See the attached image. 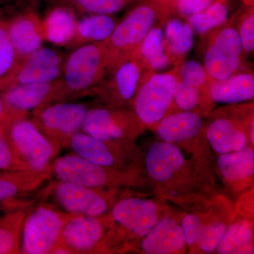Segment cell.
Instances as JSON below:
<instances>
[{
	"label": "cell",
	"mask_w": 254,
	"mask_h": 254,
	"mask_svg": "<svg viewBox=\"0 0 254 254\" xmlns=\"http://www.w3.org/2000/svg\"><path fill=\"white\" fill-rule=\"evenodd\" d=\"M126 142L103 141L81 131L69 138L66 147L90 163L120 170L125 161Z\"/></svg>",
	"instance_id": "9a60e30c"
},
{
	"label": "cell",
	"mask_w": 254,
	"mask_h": 254,
	"mask_svg": "<svg viewBox=\"0 0 254 254\" xmlns=\"http://www.w3.org/2000/svg\"><path fill=\"white\" fill-rule=\"evenodd\" d=\"M144 69L136 49L129 59L110 73L109 79L102 80L88 93L98 95L116 105L128 101L136 94Z\"/></svg>",
	"instance_id": "5bb4252c"
},
{
	"label": "cell",
	"mask_w": 254,
	"mask_h": 254,
	"mask_svg": "<svg viewBox=\"0 0 254 254\" xmlns=\"http://www.w3.org/2000/svg\"><path fill=\"white\" fill-rule=\"evenodd\" d=\"M163 32L169 56L173 63L180 64L194 46V32L178 18L169 20Z\"/></svg>",
	"instance_id": "4316f807"
},
{
	"label": "cell",
	"mask_w": 254,
	"mask_h": 254,
	"mask_svg": "<svg viewBox=\"0 0 254 254\" xmlns=\"http://www.w3.org/2000/svg\"><path fill=\"white\" fill-rule=\"evenodd\" d=\"M73 215L50 203L38 205L23 222L21 254H51L59 242L64 225Z\"/></svg>",
	"instance_id": "277c9868"
},
{
	"label": "cell",
	"mask_w": 254,
	"mask_h": 254,
	"mask_svg": "<svg viewBox=\"0 0 254 254\" xmlns=\"http://www.w3.org/2000/svg\"><path fill=\"white\" fill-rule=\"evenodd\" d=\"M180 64L163 73L150 72L142 78L136 92L134 110L141 124L153 126L165 118L174 102V90L180 78Z\"/></svg>",
	"instance_id": "5b68a950"
},
{
	"label": "cell",
	"mask_w": 254,
	"mask_h": 254,
	"mask_svg": "<svg viewBox=\"0 0 254 254\" xmlns=\"http://www.w3.org/2000/svg\"><path fill=\"white\" fill-rule=\"evenodd\" d=\"M6 22L18 62L42 47L45 41L42 20L36 12L19 14Z\"/></svg>",
	"instance_id": "e0dca14e"
},
{
	"label": "cell",
	"mask_w": 254,
	"mask_h": 254,
	"mask_svg": "<svg viewBox=\"0 0 254 254\" xmlns=\"http://www.w3.org/2000/svg\"><path fill=\"white\" fill-rule=\"evenodd\" d=\"M1 93L10 111L19 118H27L29 111L43 105L66 100L62 78L46 83L18 85Z\"/></svg>",
	"instance_id": "4fadbf2b"
},
{
	"label": "cell",
	"mask_w": 254,
	"mask_h": 254,
	"mask_svg": "<svg viewBox=\"0 0 254 254\" xmlns=\"http://www.w3.org/2000/svg\"><path fill=\"white\" fill-rule=\"evenodd\" d=\"M219 170L227 181L234 182L252 177L254 173V152L247 146L244 149L221 154L218 159Z\"/></svg>",
	"instance_id": "83f0119b"
},
{
	"label": "cell",
	"mask_w": 254,
	"mask_h": 254,
	"mask_svg": "<svg viewBox=\"0 0 254 254\" xmlns=\"http://www.w3.org/2000/svg\"><path fill=\"white\" fill-rule=\"evenodd\" d=\"M228 15L227 4L223 1H217L203 11L188 17V23L193 32L201 36L226 22Z\"/></svg>",
	"instance_id": "1f68e13d"
},
{
	"label": "cell",
	"mask_w": 254,
	"mask_h": 254,
	"mask_svg": "<svg viewBox=\"0 0 254 254\" xmlns=\"http://www.w3.org/2000/svg\"><path fill=\"white\" fill-rule=\"evenodd\" d=\"M53 6H64L74 12L112 14L125 7L129 0H43Z\"/></svg>",
	"instance_id": "4dcf8cb0"
},
{
	"label": "cell",
	"mask_w": 254,
	"mask_h": 254,
	"mask_svg": "<svg viewBox=\"0 0 254 254\" xmlns=\"http://www.w3.org/2000/svg\"><path fill=\"white\" fill-rule=\"evenodd\" d=\"M63 63L60 52L41 47L18 62L12 71L0 80V91L18 85L55 81L62 75Z\"/></svg>",
	"instance_id": "ba28073f"
},
{
	"label": "cell",
	"mask_w": 254,
	"mask_h": 254,
	"mask_svg": "<svg viewBox=\"0 0 254 254\" xmlns=\"http://www.w3.org/2000/svg\"><path fill=\"white\" fill-rule=\"evenodd\" d=\"M108 220L103 215H74L64 225L57 246L66 249L69 254L95 253L105 239Z\"/></svg>",
	"instance_id": "7c38bea8"
},
{
	"label": "cell",
	"mask_w": 254,
	"mask_h": 254,
	"mask_svg": "<svg viewBox=\"0 0 254 254\" xmlns=\"http://www.w3.org/2000/svg\"><path fill=\"white\" fill-rule=\"evenodd\" d=\"M242 43L235 28L225 27L209 43L204 56V68L210 82L222 81L236 73L242 65Z\"/></svg>",
	"instance_id": "30bf717a"
},
{
	"label": "cell",
	"mask_w": 254,
	"mask_h": 254,
	"mask_svg": "<svg viewBox=\"0 0 254 254\" xmlns=\"http://www.w3.org/2000/svg\"><path fill=\"white\" fill-rule=\"evenodd\" d=\"M206 134L213 149L220 154L244 149L248 143L245 132L227 118H218L212 122Z\"/></svg>",
	"instance_id": "603a6c76"
},
{
	"label": "cell",
	"mask_w": 254,
	"mask_h": 254,
	"mask_svg": "<svg viewBox=\"0 0 254 254\" xmlns=\"http://www.w3.org/2000/svg\"><path fill=\"white\" fill-rule=\"evenodd\" d=\"M110 217L125 230L143 237L158 222V205L150 200L125 198L113 205Z\"/></svg>",
	"instance_id": "2e32d148"
},
{
	"label": "cell",
	"mask_w": 254,
	"mask_h": 254,
	"mask_svg": "<svg viewBox=\"0 0 254 254\" xmlns=\"http://www.w3.org/2000/svg\"><path fill=\"white\" fill-rule=\"evenodd\" d=\"M253 232L250 222L240 220L232 223L224 234L218 248L219 254H253Z\"/></svg>",
	"instance_id": "f1b7e54d"
},
{
	"label": "cell",
	"mask_w": 254,
	"mask_h": 254,
	"mask_svg": "<svg viewBox=\"0 0 254 254\" xmlns=\"http://www.w3.org/2000/svg\"><path fill=\"white\" fill-rule=\"evenodd\" d=\"M106 41L77 47L64 62L62 79L66 100L86 95L105 77Z\"/></svg>",
	"instance_id": "6da1fadb"
},
{
	"label": "cell",
	"mask_w": 254,
	"mask_h": 254,
	"mask_svg": "<svg viewBox=\"0 0 254 254\" xmlns=\"http://www.w3.org/2000/svg\"><path fill=\"white\" fill-rule=\"evenodd\" d=\"M209 95L217 103L236 104L253 99L254 76L252 73H235L222 81L211 82Z\"/></svg>",
	"instance_id": "44dd1931"
},
{
	"label": "cell",
	"mask_w": 254,
	"mask_h": 254,
	"mask_svg": "<svg viewBox=\"0 0 254 254\" xmlns=\"http://www.w3.org/2000/svg\"><path fill=\"white\" fill-rule=\"evenodd\" d=\"M158 124L157 133L161 141L176 143L196 136L201 129L202 120L193 112L182 111L165 116Z\"/></svg>",
	"instance_id": "ffe728a7"
},
{
	"label": "cell",
	"mask_w": 254,
	"mask_h": 254,
	"mask_svg": "<svg viewBox=\"0 0 254 254\" xmlns=\"http://www.w3.org/2000/svg\"><path fill=\"white\" fill-rule=\"evenodd\" d=\"M139 123L136 114L116 107L88 109L81 131L105 141H127Z\"/></svg>",
	"instance_id": "9c48e42d"
},
{
	"label": "cell",
	"mask_w": 254,
	"mask_h": 254,
	"mask_svg": "<svg viewBox=\"0 0 254 254\" xmlns=\"http://www.w3.org/2000/svg\"><path fill=\"white\" fill-rule=\"evenodd\" d=\"M1 0H0V4H1ZM0 14H1V12H0Z\"/></svg>",
	"instance_id": "b9f144b4"
},
{
	"label": "cell",
	"mask_w": 254,
	"mask_h": 254,
	"mask_svg": "<svg viewBox=\"0 0 254 254\" xmlns=\"http://www.w3.org/2000/svg\"><path fill=\"white\" fill-rule=\"evenodd\" d=\"M141 249L145 254L178 253L186 247V239L182 225L175 219L165 217L160 219L143 237Z\"/></svg>",
	"instance_id": "ac0fdd59"
},
{
	"label": "cell",
	"mask_w": 254,
	"mask_h": 254,
	"mask_svg": "<svg viewBox=\"0 0 254 254\" xmlns=\"http://www.w3.org/2000/svg\"><path fill=\"white\" fill-rule=\"evenodd\" d=\"M242 43L243 51L253 53L254 50V15L253 12L247 15L241 21L237 31Z\"/></svg>",
	"instance_id": "74e56055"
},
{
	"label": "cell",
	"mask_w": 254,
	"mask_h": 254,
	"mask_svg": "<svg viewBox=\"0 0 254 254\" xmlns=\"http://www.w3.org/2000/svg\"><path fill=\"white\" fill-rule=\"evenodd\" d=\"M214 0H177L179 12L182 16L190 17L191 15L200 12L210 6Z\"/></svg>",
	"instance_id": "f35d334b"
},
{
	"label": "cell",
	"mask_w": 254,
	"mask_h": 254,
	"mask_svg": "<svg viewBox=\"0 0 254 254\" xmlns=\"http://www.w3.org/2000/svg\"><path fill=\"white\" fill-rule=\"evenodd\" d=\"M50 173L60 181L98 189L121 185L127 178L120 170L95 165L76 154L55 159L50 165Z\"/></svg>",
	"instance_id": "52a82bcc"
},
{
	"label": "cell",
	"mask_w": 254,
	"mask_h": 254,
	"mask_svg": "<svg viewBox=\"0 0 254 254\" xmlns=\"http://www.w3.org/2000/svg\"><path fill=\"white\" fill-rule=\"evenodd\" d=\"M102 190L60 180L46 188L66 213L94 217L104 215L111 205L109 195Z\"/></svg>",
	"instance_id": "8fae6325"
},
{
	"label": "cell",
	"mask_w": 254,
	"mask_h": 254,
	"mask_svg": "<svg viewBox=\"0 0 254 254\" xmlns=\"http://www.w3.org/2000/svg\"><path fill=\"white\" fill-rule=\"evenodd\" d=\"M226 230V225L222 222H213L208 225L203 224L195 245L204 253H213L218 248Z\"/></svg>",
	"instance_id": "e575fe53"
},
{
	"label": "cell",
	"mask_w": 254,
	"mask_h": 254,
	"mask_svg": "<svg viewBox=\"0 0 254 254\" xmlns=\"http://www.w3.org/2000/svg\"><path fill=\"white\" fill-rule=\"evenodd\" d=\"M51 178L46 174L30 170H0V203H6L18 195L36 190L43 182Z\"/></svg>",
	"instance_id": "d4e9b609"
},
{
	"label": "cell",
	"mask_w": 254,
	"mask_h": 254,
	"mask_svg": "<svg viewBox=\"0 0 254 254\" xmlns=\"http://www.w3.org/2000/svg\"><path fill=\"white\" fill-rule=\"evenodd\" d=\"M254 120H253V121H252V125H251V130H250V139H251V141H252V144H253V145L254 143Z\"/></svg>",
	"instance_id": "60d3db41"
},
{
	"label": "cell",
	"mask_w": 254,
	"mask_h": 254,
	"mask_svg": "<svg viewBox=\"0 0 254 254\" xmlns=\"http://www.w3.org/2000/svg\"><path fill=\"white\" fill-rule=\"evenodd\" d=\"M76 13L64 6H53L42 20L45 41L56 46H69L76 34Z\"/></svg>",
	"instance_id": "7402d4cb"
},
{
	"label": "cell",
	"mask_w": 254,
	"mask_h": 254,
	"mask_svg": "<svg viewBox=\"0 0 254 254\" xmlns=\"http://www.w3.org/2000/svg\"><path fill=\"white\" fill-rule=\"evenodd\" d=\"M204 91L180 77L174 90V102L182 111H191L199 105L201 93Z\"/></svg>",
	"instance_id": "d6a6232c"
},
{
	"label": "cell",
	"mask_w": 254,
	"mask_h": 254,
	"mask_svg": "<svg viewBox=\"0 0 254 254\" xmlns=\"http://www.w3.org/2000/svg\"><path fill=\"white\" fill-rule=\"evenodd\" d=\"M137 50L143 66L150 72L164 71L173 64L167 51L163 30L160 26L150 30Z\"/></svg>",
	"instance_id": "cb8c5ba5"
},
{
	"label": "cell",
	"mask_w": 254,
	"mask_h": 254,
	"mask_svg": "<svg viewBox=\"0 0 254 254\" xmlns=\"http://www.w3.org/2000/svg\"><path fill=\"white\" fill-rule=\"evenodd\" d=\"M26 214L22 209L0 216V254H21V237Z\"/></svg>",
	"instance_id": "f546056e"
},
{
	"label": "cell",
	"mask_w": 254,
	"mask_h": 254,
	"mask_svg": "<svg viewBox=\"0 0 254 254\" xmlns=\"http://www.w3.org/2000/svg\"><path fill=\"white\" fill-rule=\"evenodd\" d=\"M110 14H92L78 21L76 34L70 48H76L88 43L106 41L116 26Z\"/></svg>",
	"instance_id": "484cf974"
},
{
	"label": "cell",
	"mask_w": 254,
	"mask_h": 254,
	"mask_svg": "<svg viewBox=\"0 0 254 254\" xmlns=\"http://www.w3.org/2000/svg\"><path fill=\"white\" fill-rule=\"evenodd\" d=\"M182 150L175 143L158 141L150 145L145 157L147 171L157 182H166L185 165Z\"/></svg>",
	"instance_id": "d6986e66"
},
{
	"label": "cell",
	"mask_w": 254,
	"mask_h": 254,
	"mask_svg": "<svg viewBox=\"0 0 254 254\" xmlns=\"http://www.w3.org/2000/svg\"><path fill=\"white\" fill-rule=\"evenodd\" d=\"M88 108L81 103L55 102L32 111V121L58 148L66 147L69 138L81 131Z\"/></svg>",
	"instance_id": "8992f818"
},
{
	"label": "cell",
	"mask_w": 254,
	"mask_h": 254,
	"mask_svg": "<svg viewBox=\"0 0 254 254\" xmlns=\"http://www.w3.org/2000/svg\"><path fill=\"white\" fill-rule=\"evenodd\" d=\"M6 131H7V127H0V170L1 171L29 170L24 164L18 160L15 154L8 138Z\"/></svg>",
	"instance_id": "d590c367"
},
{
	"label": "cell",
	"mask_w": 254,
	"mask_h": 254,
	"mask_svg": "<svg viewBox=\"0 0 254 254\" xmlns=\"http://www.w3.org/2000/svg\"><path fill=\"white\" fill-rule=\"evenodd\" d=\"M180 77L200 89L208 90L210 82L204 66L195 60H188L180 64Z\"/></svg>",
	"instance_id": "8d00e7d4"
},
{
	"label": "cell",
	"mask_w": 254,
	"mask_h": 254,
	"mask_svg": "<svg viewBox=\"0 0 254 254\" xmlns=\"http://www.w3.org/2000/svg\"><path fill=\"white\" fill-rule=\"evenodd\" d=\"M17 63V56L10 39L6 20L0 19V80L7 76Z\"/></svg>",
	"instance_id": "836d02e7"
},
{
	"label": "cell",
	"mask_w": 254,
	"mask_h": 254,
	"mask_svg": "<svg viewBox=\"0 0 254 254\" xmlns=\"http://www.w3.org/2000/svg\"><path fill=\"white\" fill-rule=\"evenodd\" d=\"M21 119L10 111L5 103L2 93L0 91V127H9L10 124Z\"/></svg>",
	"instance_id": "ab89813d"
},
{
	"label": "cell",
	"mask_w": 254,
	"mask_h": 254,
	"mask_svg": "<svg viewBox=\"0 0 254 254\" xmlns=\"http://www.w3.org/2000/svg\"><path fill=\"white\" fill-rule=\"evenodd\" d=\"M160 18L158 10L150 4H143L132 10L116 25L107 40L106 74L114 72L132 56Z\"/></svg>",
	"instance_id": "7a4b0ae2"
},
{
	"label": "cell",
	"mask_w": 254,
	"mask_h": 254,
	"mask_svg": "<svg viewBox=\"0 0 254 254\" xmlns=\"http://www.w3.org/2000/svg\"><path fill=\"white\" fill-rule=\"evenodd\" d=\"M6 131L18 160L31 171L50 176V165L60 148L47 138L33 122L27 118L12 122Z\"/></svg>",
	"instance_id": "3957f363"
}]
</instances>
